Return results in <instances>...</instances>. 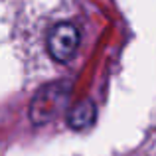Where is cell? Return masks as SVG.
Returning a JSON list of instances; mask_svg holds the SVG:
<instances>
[{"label":"cell","mask_w":156,"mask_h":156,"mask_svg":"<svg viewBox=\"0 0 156 156\" xmlns=\"http://www.w3.org/2000/svg\"><path fill=\"white\" fill-rule=\"evenodd\" d=\"M67 95H69V87H65L63 83L46 85L32 101V107H30L32 121L42 125V122L50 121L51 117H55L61 111L63 103L67 101Z\"/></svg>","instance_id":"1"},{"label":"cell","mask_w":156,"mask_h":156,"mask_svg":"<svg viewBox=\"0 0 156 156\" xmlns=\"http://www.w3.org/2000/svg\"><path fill=\"white\" fill-rule=\"evenodd\" d=\"M95 115H97V109H95V103L89 99L81 101V103H77L73 107L71 111H69V125L73 126V129H87V126H91L93 122H95Z\"/></svg>","instance_id":"3"},{"label":"cell","mask_w":156,"mask_h":156,"mask_svg":"<svg viewBox=\"0 0 156 156\" xmlns=\"http://www.w3.org/2000/svg\"><path fill=\"white\" fill-rule=\"evenodd\" d=\"M79 48V30L69 22H59L48 34V51L55 61L67 63Z\"/></svg>","instance_id":"2"}]
</instances>
